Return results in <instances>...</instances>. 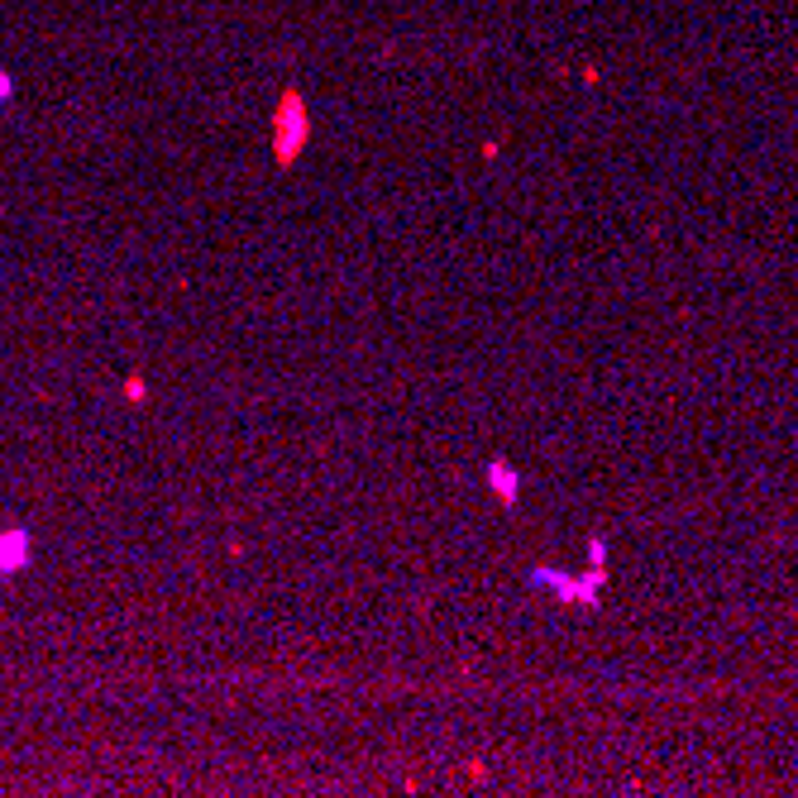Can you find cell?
<instances>
[{
    "mask_svg": "<svg viewBox=\"0 0 798 798\" xmlns=\"http://www.w3.org/2000/svg\"><path fill=\"white\" fill-rule=\"evenodd\" d=\"M268 134H273V163L278 168H292L306 153V139H311V110H306V96L297 87L282 91V101L273 106V120H268Z\"/></svg>",
    "mask_w": 798,
    "mask_h": 798,
    "instance_id": "6da1fadb",
    "label": "cell"
},
{
    "mask_svg": "<svg viewBox=\"0 0 798 798\" xmlns=\"http://www.w3.org/2000/svg\"><path fill=\"white\" fill-rule=\"evenodd\" d=\"M24 560H29V536H24V531H10V536L0 540V574L24 569Z\"/></svg>",
    "mask_w": 798,
    "mask_h": 798,
    "instance_id": "277c9868",
    "label": "cell"
},
{
    "mask_svg": "<svg viewBox=\"0 0 798 798\" xmlns=\"http://www.w3.org/2000/svg\"><path fill=\"white\" fill-rule=\"evenodd\" d=\"M10 91H15V82H10V72H0V110H5V101H10Z\"/></svg>",
    "mask_w": 798,
    "mask_h": 798,
    "instance_id": "8992f818",
    "label": "cell"
},
{
    "mask_svg": "<svg viewBox=\"0 0 798 798\" xmlns=\"http://www.w3.org/2000/svg\"><path fill=\"white\" fill-rule=\"evenodd\" d=\"M588 564H593V569H607V540L603 536L588 540Z\"/></svg>",
    "mask_w": 798,
    "mask_h": 798,
    "instance_id": "5b68a950",
    "label": "cell"
},
{
    "mask_svg": "<svg viewBox=\"0 0 798 798\" xmlns=\"http://www.w3.org/2000/svg\"><path fill=\"white\" fill-rule=\"evenodd\" d=\"M483 478H488V488H493V497L502 502V507H517V497H521V474L512 469V464H507V459H488Z\"/></svg>",
    "mask_w": 798,
    "mask_h": 798,
    "instance_id": "3957f363",
    "label": "cell"
},
{
    "mask_svg": "<svg viewBox=\"0 0 798 798\" xmlns=\"http://www.w3.org/2000/svg\"><path fill=\"white\" fill-rule=\"evenodd\" d=\"M531 583H540V588H550L560 603H583V607H598L603 603V583H607V569H593L588 579H579V574H560V569H550V564H540V569H531Z\"/></svg>",
    "mask_w": 798,
    "mask_h": 798,
    "instance_id": "7a4b0ae2",
    "label": "cell"
}]
</instances>
